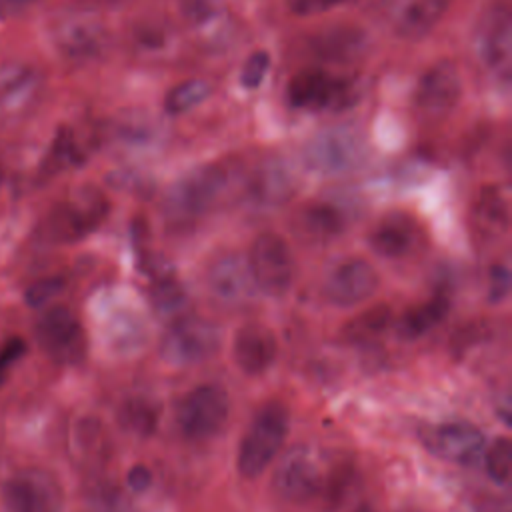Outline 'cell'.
I'll use <instances>...</instances> for the list:
<instances>
[{
	"mask_svg": "<svg viewBox=\"0 0 512 512\" xmlns=\"http://www.w3.org/2000/svg\"><path fill=\"white\" fill-rule=\"evenodd\" d=\"M108 208V200L98 188L82 186L46 214L40 236L52 244L78 242L104 222Z\"/></svg>",
	"mask_w": 512,
	"mask_h": 512,
	"instance_id": "cell-1",
	"label": "cell"
},
{
	"mask_svg": "<svg viewBox=\"0 0 512 512\" xmlns=\"http://www.w3.org/2000/svg\"><path fill=\"white\" fill-rule=\"evenodd\" d=\"M228 172L222 164H206L182 176L164 198V216L174 226H188L206 214L222 196Z\"/></svg>",
	"mask_w": 512,
	"mask_h": 512,
	"instance_id": "cell-2",
	"label": "cell"
},
{
	"mask_svg": "<svg viewBox=\"0 0 512 512\" xmlns=\"http://www.w3.org/2000/svg\"><path fill=\"white\" fill-rule=\"evenodd\" d=\"M288 434V412L280 402H268L252 418L238 446L236 468L244 478L260 476L282 448Z\"/></svg>",
	"mask_w": 512,
	"mask_h": 512,
	"instance_id": "cell-3",
	"label": "cell"
},
{
	"mask_svg": "<svg viewBox=\"0 0 512 512\" xmlns=\"http://www.w3.org/2000/svg\"><path fill=\"white\" fill-rule=\"evenodd\" d=\"M228 412L230 400L226 390L216 384H202L180 400L176 422L184 438L198 442L218 434L228 420Z\"/></svg>",
	"mask_w": 512,
	"mask_h": 512,
	"instance_id": "cell-4",
	"label": "cell"
},
{
	"mask_svg": "<svg viewBox=\"0 0 512 512\" xmlns=\"http://www.w3.org/2000/svg\"><path fill=\"white\" fill-rule=\"evenodd\" d=\"M248 268L258 290L268 296H282L294 278V258L288 242L276 232H262L252 242Z\"/></svg>",
	"mask_w": 512,
	"mask_h": 512,
	"instance_id": "cell-5",
	"label": "cell"
},
{
	"mask_svg": "<svg viewBox=\"0 0 512 512\" xmlns=\"http://www.w3.org/2000/svg\"><path fill=\"white\" fill-rule=\"evenodd\" d=\"M220 344L218 328L200 316L176 318L160 340V356L168 364L188 366L206 360Z\"/></svg>",
	"mask_w": 512,
	"mask_h": 512,
	"instance_id": "cell-6",
	"label": "cell"
},
{
	"mask_svg": "<svg viewBox=\"0 0 512 512\" xmlns=\"http://www.w3.org/2000/svg\"><path fill=\"white\" fill-rule=\"evenodd\" d=\"M40 348L60 364H76L86 354V336L76 314L62 304L44 310L34 326Z\"/></svg>",
	"mask_w": 512,
	"mask_h": 512,
	"instance_id": "cell-7",
	"label": "cell"
},
{
	"mask_svg": "<svg viewBox=\"0 0 512 512\" xmlns=\"http://www.w3.org/2000/svg\"><path fill=\"white\" fill-rule=\"evenodd\" d=\"M8 512H60L64 504L58 480L40 468H24L2 484Z\"/></svg>",
	"mask_w": 512,
	"mask_h": 512,
	"instance_id": "cell-8",
	"label": "cell"
},
{
	"mask_svg": "<svg viewBox=\"0 0 512 512\" xmlns=\"http://www.w3.org/2000/svg\"><path fill=\"white\" fill-rule=\"evenodd\" d=\"M364 154L362 138L348 126L316 134L304 148L306 164L320 174H340L354 168Z\"/></svg>",
	"mask_w": 512,
	"mask_h": 512,
	"instance_id": "cell-9",
	"label": "cell"
},
{
	"mask_svg": "<svg viewBox=\"0 0 512 512\" xmlns=\"http://www.w3.org/2000/svg\"><path fill=\"white\" fill-rule=\"evenodd\" d=\"M322 484H324V474L320 470V464L302 446L290 450L282 458L272 478L274 492L280 498L294 504H306L318 498Z\"/></svg>",
	"mask_w": 512,
	"mask_h": 512,
	"instance_id": "cell-10",
	"label": "cell"
},
{
	"mask_svg": "<svg viewBox=\"0 0 512 512\" xmlns=\"http://www.w3.org/2000/svg\"><path fill=\"white\" fill-rule=\"evenodd\" d=\"M286 96L294 108L338 110L352 102L354 90L348 82L334 78L322 70H302L290 80Z\"/></svg>",
	"mask_w": 512,
	"mask_h": 512,
	"instance_id": "cell-11",
	"label": "cell"
},
{
	"mask_svg": "<svg viewBox=\"0 0 512 512\" xmlns=\"http://www.w3.org/2000/svg\"><path fill=\"white\" fill-rule=\"evenodd\" d=\"M206 284L212 298L226 308L246 306L256 296L248 260L236 252H226L208 266Z\"/></svg>",
	"mask_w": 512,
	"mask_h": 512,
	"instance_id": "cell-12",
	"label": "cell"
},
{
	"mask_svg": "<svg viewBox=\"0 0 512 512\" xmlns=\"http://www.w3.org/2000/svg\"><path fill=\"white\" fill-rule=\"evenodd\" d=\"M422 442L434 456L466 466L476 464L486 448L484 434L468 422H442L428 426L422 432Z\"/></svg>",
	"mask_w": 512,
	"mask_h": 512,
	"instance_id": "cell-13",
	"label": "cell"
},
{
	"mask_svg": "<svg viewBox=\"0 0 512 512\" xmlns=\"http://www.w3.org/2000/svg\"><path fill=\"white\" fill-rule=\"evenodd\" d=\"M376 268L364 258H346L338 262L324 280L326 298L342 308L368 300L378 290Z\"/></svg>",
	"mask_w": 512,
	"mask_h": 512,
	"instance_id": "cell-14",
	"label": "cell"
},
{
	"mask_svg": "<svg viewBox=\"0 0 512 512\" xmlns=\"http://www.w3.org/2000/svg\"><path fill=\"white\" fill-rule=\"evenodd\" d=\"M462 96V76L452 62H438L430 66L420 78L414 104L426 118H442L458 104Z\"/></svg>",
	"mask_w": 512,
	"mask_h": 512,
	"instance_id": "cell-15",
	"label": "cell"
},
{
	"mask_svg": "<svg viewBox=\"0 0 512 512\" xmlns=\"http://www.w3.org/2000/svg\"><path fill=\"white\" fill-rule=\"evenodd\" d=\"M478 54L484 66L502 82H508L512 68V18L506 8H494L478 32Z\"/></svg>",
	"mask_w": 512,
	"mask_h": 512,
	"instance_id": "cell-16",
	"label": "cell"
},
{
	"mask_svg": "<svg viewBox=\"0 0 512 512\" xmlns=\"http://www.w3.org/2000/svg\"><path fill=\"white\" fill-rule=\"evenodd\" d=\"M278 344L274 334L262 324H244L236 330L232 342V356L236 366L248 374H264L276 360Z\"/></svg>",
	"mask_w": 512,
	"mask_h": 512,
	"instance_id": "cell-17",
	"label": "cell"
},
{
	"mask_svg": "<svg viewBox=\"0 0 512 512\" xmlns=\"http://www.w3.org/2000/svg\"><path fill=\"white\" fill-rule=\"evenodd\" d=\"M106 40V28L92 16L68 18L56 30V42L60 50L76 60L98 56L104 50Z\"/></svg>",
	"mask_w": 512,
	"mask_h": 512,
	"instance_id": "cell-18",
	"label": "cell"
},
{
	"mask_svg": "<svg viewBox=\"0 0 512 512\" xmlns=\"http://www.w3.org/2000/svg\"><path fill=\"white\" fill-rule=\"evenodd\" d=\"M418 224L404 212L386 214L370 232V246L384 258H400L412 252L418 244Z\"/></svg>",
	"mask_w": 512,
	"mask_h": 512,
	"instance_id": "cell-19",
	"label": "cell"
},
{
	"mask_svg": "<svg viewBox=\"0 0 512 512\" xmlns=\"http://www.w3.org/2000/svg\"><path fill=\"white\" fill-rule=\"evenodd\" d=\"M452 0H398L394 8V30L398 36L416 40L426 36L446 14Z\"/></svg>",
	"mask_w": 512,
	"mask_h": 512,
	"instance_id": "cell-20",
	"label": "cell"
},
{
	"mask_svg": "<svg viewBox=\"0 0 512 512\" xmlns=\"http://www.w3.org/2000/svg\"><path fill=\"white\" fill-rule=\"evenodd\" d=\"M344 226L346 218L342 210L330 202H312L304 206L294 220L296 234L314 244H324L336 238L342 234Z\"/></svg>",
	"mask_w": 512,
	"mask_h": 512,
	"instance_id": "cell-21",
	"label": "cell"
},
{
	"mask_svg": "<svg viewBox=\"0 0 512 512\" xmlns=\"http://www.w3.org/2000/svg\"><path fill=\"white\" fill-rule=\"evenodd\" d=\"M510 210L498 186H484L472 206V226L482 240H496L506 234Z\"/></svg>",
	"mask_w": 512,
	"mask_h": 512,
	"instance_id": "cell-22",
	"label": "cell"
},
{
	"mask_svg": "<svg viewBox=\"0 0 512 512\" xmlns=\"http://www.w3.org/2000/svg\"><path fill=\"white\" fill-rule=\"evenodd\" d=\"M294 190L292 176L276 162H270L254 172L248 184V194L256 204L278 206L290 198Z\"/></svg>",
	"mask_w": 512,
	"mask_h": 512,
	"instance_id": "cell-23",
	"label": "cell"
},
{
	"mask_svg": "<svg viewBox=\"0 0 512 512\" xmlns=\"http://www.w3.org/2000/svg\"><path fill=\"white\" fill-rule=\"evenodd\" d=\"M366 38L360 30H354L350 26H336L330 30H322L314 42L312 48L318 56L326 60H348L358 56L364 50Z\"/></svg>",
	"mask_w": 512,
	"mask_h": 512,
	"instance_id": "cell-24",
	"label": "cell"
},
{
	"mask_svg": "<svg viewBox=\"0 0 512 512\" xmlns=\"http://www.w3.org/2000/svg\"><path fill=\"white\" fill-rule=\"evenodd\" d=\"M448 308H450L448 298L444 294H438V296L430 298L428 302H422V304L410 308L402 316V320L398 324V332L408 340L420 338L430 328H434L436 324H440L444 320V316L448 314Z\"/></svg>",
	"mask_w": 512,
	"mask_h": 512,
	"instance_id": "cell-25",
	"label": "cell"
},
{
	"mask_svg": "<svg viewBox=\"0 0 512 512\" xmlns=\"http://www.w3.org/2000/svg\"><path fill=\"white\" fill-rule=\"evenodd\" d=\"M392 322V308L388 304H376L354 316L344 326V338L350 344H370L380 338Z\"/></svg>",
	"mask_w": 512,
	"mask_h": 512,
	"instance_id": "cell-26",
	"label": "cell"
},
{
	"mask_svg": "<svg viewBox=\"0 0 512 512\" xmlns=\"http://www.w3.org/2000/svg\"><path fill=\"white\" fill-rule=\"evenodd\" d=\"M160 416V406L148 398H128L118 410L120 428L136 438H148L154 434Z\"/></svg>",
	"mask_w": 512,
	"mask_h": 512,
	"instance_id": "cell-27",
	"label": "cell"
},
{
	"mask_svg": "<svg viewBox=\"0 0 512 512\" xmlns=\"http://www.w3.org/2000/svg\"><path fill=\"white\" fill-rule=\"evenodd\" d=\"M208 94H210V86L204 80H184L166 94L164 108L170 114H184L186 110L204 102Z\"/></svg>",
	"mask_w": 512,
	"mask_h": 512,
	"instance_id": "cell-28",
	"label": "cell"
},
{
	"mask_svg": "<svg viewBox=\"0 0 512 512\" xmlns=\"http://www.w3.org/2000/svg\"><path fill=\"white\" fill-rule=\"evenodd\" d=\"M82 160V154L78 150V144H76V138L74 134L68 130V128H60L54 142H52V148L46 156V162H44V170L46 172H60L68 166H74Z\"/></svg>",
	"mask_w": 512,
	"mask_h": 512,
	"instance_id": "cell-29",
	"label": "cell"
},
{
	"mask_svg": "<svg viewBox=\"0 0 512 512\" xmlns=\"http://www.w3.org/2000/svg\"><path fill=\"white\" fill-rule=\"evenodd\" d=\"M352 478H354V470L346 462L334 466L330 470V474L324 476V484H322V490H320L318 498L322 500V504L328 510H334L344 502V498H346V494L352 486Z\"/></svg>",
	"mask_w": 512,
	"mask_h": 512,
	"instance_id": "cell-30",
	"label": "cell"
},
{
	"mask_svg": "<svg viewBox=\"0 0 512 512\" xmlns=\"http://www.w3.org/2000/svg\"><path fill=\"white\" fill-rule=\"evenodd\" d=\"M484 464L488 476L496 484H506L512 470V444L506 436L492 442L488 450H484Z\"/></svg>",
	"mask_w": 512,
	"mask_h": 512,
	"instance_id": "cell-31",
	"label": "cell"
},
{
	"mask_svg": "<svg viewBox=\"0 0 512 512\" xmlns=\"http://www.w3.org/2000/svg\"><path fill=\"white\" fill-rule=\"evenodd\" d=\"M180 14L192 26H208L224 14V0H180Z\"/></svg>",
	"mask_w": 512,
	"mask_h": 512,
	"instance_id": "cell-32",
	"label": "cell"
},
{
	"mask_svg": "<svg viewBox=\"0 0 512 512\" xmlns=\"http://www.w3.org/2000/svg\"><path fill=\"white\" fill-rule=\"evenodd\" d=\"M150 294H152L150 296L152 304L160 314H174L184 302V290L172 276L164 280H156Z\"/></svg>",
	"mask_w": 512,
	"mask_h": 512,
	"instance_id": "cell-33",
	"label": "cell"
},
{
	"mask_svg": "<svg viewBox=\"0 0 512 512\" xmlns=\"http://www.w3.org/2000/svg\"><path fill=\"white\" fill-rule=\"evenodd\" d=\"M64 288V278L60 276H50V278H42L38 282H34L26 294H24V300L28 306L32 308H42L46 306L54 296H58Z\"/></svg>",
	"mask_w": 512,
	"mask_h": 512,
	"instance_id": "cell-34",
	"label": "cell"
},
{
	"mask_svg": "<svg viewBox=\"0 0 512 512\" xmlns=\"http://www.w3.org/2000/svg\"><path fill=\"white\" fill-rule=\"evenodd\" d=\"M270 68V54L266 50H256L250 54V58L244 62L240 72V84L244 88H256L262 84L266 72Z\"/></svg>",
	"mask_w": 512,
	"mask_h": 512,
	"instance_id": "cell-35",
	"label": "cell"
},
{
	"mask_svg": "<svg viewBox=\"0 0 512 512\" xmlns=\"http://www.w3.org/2000/svg\"><path fill=\"white\" fill-rule=\"evenodd\" d=\"M26 348V342L18 336L4 342V346L0 348V384L6 380L10 368L26 354Z\"/></svg>",
	"mask_w": 512,
	"mask_h": 512,
	"instance_id": "cell-36",
	"label": "cell"
},
{
	"mask_svg": "<svg viewBox=\"0 0 512 512\" xmlns=\"http://www.w3.org/2000/svg\"><path fill=\"white\" fill-rule=\"evenodd\" d=\"M32 84V76L28 72H20L16 74L14 78H6V82H2V88H0V100L2 104H12L14 100H20L22 96L28 94V88Z\"/></svg>",
	"mask_w": 512,
	"mask_h": 512,
	"instance_id": "cell-37",
	"label": "cell"
},
{
	"mask_svg": "<svg viewBox=\"0 0 512 512\" xmlns=\"http://www.w3.org/2000/svg\"><path fill=\"white\" fill-rule=\"evenodd\" d=\"M510 292V272L506 266H494L490 270V288H488V300L500 302Z\"/></svg>",
	"mask_w": 512,
	"mask_h": 512,
	"instance_id": "cell-38",
	"label": "cell"
},
{
	"mask_svg": "<svg viewBox=\"0 0 512 512\" xmlns=\"http://www.w3.org/2000/svg\"><path fill=\"white\" fill-rule=\"evenodd\" d=\"M340 2H344V0H288V6L292 12H296L300 16H310V14L324 12Z\"/></svg>",
	"mask_w": 512,
	"mask_h": 512,
	"instance_id": "cell-39",
	"label": "cell"
},
{
	"mask_svg": "<svg viewBox=\"0 0 512 512\" xmlns=\"http://www.w3.org/2000/svg\"><path fill=\"white\" fill-rule=\"evenodd\" d=\"M126 484L132 492H146L152 486V472L144 464H134L126 474Z\"/></svg>",
	"mask_w": 512,
	"mask_h": 512,
	"instance_id": "cell-40",
	"label": "cell"
},
{
	"mask_svg": "<svg viewBox=\"0 0 512 512\" xmlns=\"http://www.w3.org/2000/svg\"><path fill=\"white\" fill-rule=\"evenodd\" d=\"M36 0H0V18H8L18 14L20 10L28 8Z\"/></svg>",
	"mask_w": 512,
	"mask_h": 512,
	"instance_id": "cell-41",
	"label": "cell"
},
{
	"mask_svg": "<svg viewBox=\"0 0 512 512\" xmlns=\"http://www.w3.org/2000/svg\"><path fill=\"white\" fill-rule=\"evenodd\" d=\"M482 512H510V504L506 498H486L480 506Z\"/></svg>",
	"mask_w": 512,
	"mask_h": 512,
	"instance_id": "cell-42",
	"label": "cell"
},
{
	"mask_svg": "<svg viewBox=\"0 0 512 512\" xmlns=\"http://www.w3.org/2000/svg\"><path fill=\"white\" fill-rule=\"evenodd\" d=\"M354 512H374V508L368 506V504H362V506H358Z\"/></svg>",
	"mask_w": 512,
	"mask_h": 512,
	"instance_id": "cell-43",
	"label": "cell"
},
{
	"mask_svg": "<svg viewBox=\"0 0 512 512\" xmlns=\"http://www.w3.org/2000/svg\"><path fill=\"white\" fill-rule=\"evenodd\" d=\"M0 180H2V170H0Z\"/></svg>",
	"mask_w": 512,
	"mask_h": 512,
	"instance_id": "cell-44",
	"label": "cell"
}]
</instances>
